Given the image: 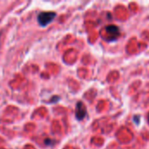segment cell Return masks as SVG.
<instances>
[{
  "instance_id": "obj_1",
  "label": "cell",
  "mask_w": 149,
  "mask_h": 149,
  "mask_svg": "<svg viewBox=\"0 0 149 149\" xmlns=\"http://www.w3.org/2000/svg\"><path fill=\"white\" fill-rule=\"evenodd\" d=\"M56 16H57L56 12H53V11H43V12H40L38 15L37 20H38V24L41 27H45V26H47L49 24H51L52 22V20L56 17Z\"/></svg>"
},
{
  "instance_id": "obj_2",
  "label": "cell",
  "mask_w": 149,
  "mask_h": 149,
  "mask_svg": "<svg viewBox=\"0 0 149 149\" xmlns=\"http://www.w3.org/2000/svg\"><path fill=\"white\" fill-rule=\"evenodd\" d=\"M86 115V108L85 104L82 101H78L76 104L75 116L78 120H82Z\"/></svg>"
},
{
  "instance_id": "obj_3",
  "label": "cell",
  "mask_w": 149,
  "mask_h": 149,
  "mask_svg": "<svg viewBox=\"0 0 149 149\" xmlns=\"http://www.w3.org/2000/svg\"><path fill=\"white\" fill-rule=\"evenodd\" d=\"M106 31L112 37L111 40H113L115 39L117 37H119L120 35V30L118 28V26L114 25V24H110V25H107L106 27Z\"/></svg>"
},
{
  "instance_id": "obj_4",
  "label": "cell",
  "mask_w": 149,
  "mask_h": 149,
  "mask_svg": "<svg viewBox=\"0 0 149 149\" xmlns=\"http://www.w3.org/2000/svg\"><path fill=\"white\" fill-rule=\"evenodd\" d=\"M58 100H59V97H58V96H53L52 99L50 100V103H54V102L56 103V102H58Z\"/></svg>"
},
{
  "instance_id": "obj_5",
  "label": "cell",
  "mask_w": 149,
  "mask_h": 149,
  "mask_svg": "<svg viewBox=\"0 0 149 149\" xmlns=\"http://www.w3.org/2000/svg\"><path fill=\"white\" fill-rule=\"evenodd\" d=\"M148 123H149V113H148Z\"/></svg>"
}]
</instances>
